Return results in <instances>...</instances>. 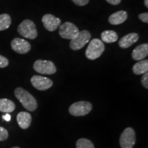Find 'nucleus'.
<instances>
[{"label":"nucleus","instance_id":"obj_1","mask_svg":"<svg viewBox=\"0 0 148 148\" xmlns=\"http://www.w3.org/2000/svg\"><path fill=\"white\" fill-rule=\"evenodd\" d=\"M14 95L23 106L29 111H34L38 107L36 99L28 91L21 87L16 88Z\"/></svg>","mask_w":148,"mask_h":148},{"label":"nucleus","instance_id":"obj_2","mask_svg":"<svg viewBox=\"0 0 148 148\" xmlns=\"http://www.w3.org/2000/svg\"><path fill=\"white\" fill-rule=\"evenodd\" d=\"M104 49L105 46L103 42L100 39L94 38L90 41L85 54L88 59L93 60L100 57Z\"/></svg>","mask_w":148,"mask_h":148},{"label":"nucleus","instance_id":"obj_3","mask_svg":"<svg viewBox=\"0 0 148 148\" xmlns=\"http://www.w3.org/2000/svg\"><path fill=\"white\" fill-rule=\"evenodd\" d=\"M17 30L21 36L29 39H34L38 35L34 23L29 19L22 21L18 26Z\"/></svg>","mask_w":148,"mask_h":148},{"label":"nucleus","instance_id":"obj_4","mask_svg":"<svg viewBox=\"0 0 148 148\" xmlns=\"http://www.w3.org/2000/svg\"><path fill=\"white\" fill-rule=\"evenodd\" d=\"M92 110V104L88 101H81L73 103L70 106L69 111L71 115L75 116H84Z\"/></svg>","mask_w":148,"mask_h":148},{"label":"nucleus","instance_id":"obj_5","mask_svg":"<svg viewBox=\"0 0 148 148\" xmlns=\"http://www.w3.org/2000/svg\"><path fill=\"white\" fill-rule=\"evenodd\" d=\"M90 32L87 30H82L78 32L77 36L70 41V47L73 50H79L84 47L90 40Z\"/></svg>","mask_w":148,"mask_h":148},{"label":"nucleus","instance_id":"obj_6","mask_svg":"<svg viewBox=\"0 0 148 148\" xmlns=\"http://www.w3.org/2000/svg\"><path fill=\"white\" fill-rule=\"evenodd\" d=\"M136 142V135L132 127H127L121 133L119 143L121 148H133Z\"/></svg>","mask_w":148,"mask_h":148},{"label":"nucleus","instance_id":"obj_7","mask_svg":"<svg viewBox=\"0 0 148 148\" xmlns=\"http://www.w3.org/2000/svg\"><path fill=\"white\" fill-rule=\"evenodd\" d=\"M34 69L40 74L52 75L56 72V67L51 61L37 60L34 63Z\"/></svg>","mask_w":148,"mask_h":148},{"label":"nucleus","instance_id":"obj_8","mask_svg":"<svg viewBox=\"0 0 148 148\" xmlns=\"http://www.w3.org/2000/svg\"><path fill=\"white\" fill-rule=\"evenodd\" d=\"M79 32L77 27L71 22H65L60 25L59 34L62 38L71 40L77 36Z\"/></svg>","mask_w":148,"mask_h":148},{"label":"nucleus","instance_id":"obj_9","mask_svg":"<svg viewBox=\"0 0 148 148\" xmlns=\"http://www.w3.org/2000/svg\"><path fill=\"white\" fill-rule=\"evenodd\" d=\"M31 83L32 86L39 90H46L51 88L53 82L48 77L41 75H33L31 78Z\"/></svg>","mask_w":148,"mask_h":148},{"label":"nucleus","instance_id":"obj_10","mask_svg":"<svg viewBox=\"0 0 148 148\" xmlns=\"http://www.w3.org/2000/svg\"><path fill=\"white\" fill-rule=\"evenodd\" d=\"M11 47L14 51L21 54L28 53L31 49L30 43L20 38H15L11 41Z\"/></svg>","mask_w":148,"mask_h":148},{"label":"nucleus","instance_id":"obj_11","mask_svg":"<svg viewBox=\"0 0 148 148\" xmlns=\"http://www.w3.org/2000/svg\"><path fill=\"white\" fill-rule=\"evenodd\" d=\"M42 22L44 27L49 32H53L58 29L61 25V20L51 14H46L42 16Z\"/></svg>","mask_w":148,"mask_h":148},{"label":"nucleus","instance_id":"obj_12","mask_svg":"<svg viewBox=\"0 0 148 148\" xmlns=\"http://www.w3.org/2000/svg\"><path fill=\"white\" fill-rule=\"evenodd\" d=\"M138 38H139V36L138 34L134 32L130 33V34H127L122 37L119 40V45L120 47L123 48V49H126V48L132 46L136 42H137Z\"/></svg>","mask_w":148,"mask_h":148},{"label":"nucleus","instance_id":"obj_13","mask_svg":"<svg viewBox=\"0 0 148 148\" xmlns=\"http://www.w3.org/2000/svg\"><path fill=\"white\" fill-rule=\"evenodd\" d=\"M148 55V44L143 43L136 47L132 51V57L134 60H142Z\"/></svg>","mask_w":148,"mask_h":148},{"label":"nucleus","instance_id":"obj_14","mask_svg":"<svg viewBox=\"0 0 148 148\" xmlns=\"http://www.w3.org/2000/svg\"><path fill=\"white\" fill-rule=\"evenodd\" d=\"M16 121L22 129L28 128L32 122V116L27 112H20L16 116Z\"/></svg>","mask_w":148,"mask_h":148},{"label":"nucleus","instance_id":"obj_15","mask_svg":"<svg viewBox=\"0 0 148 148\" xmlns=\"http://www.w3.org/2000/svg\"><path fill=\"white\" fill-rule=\"evenodd\" d=\"M127 18V12L124 10H120L111 14L108 18V21L112 25H119L126 21Z\"/></svg>","mask_w":148,"mask_h":148},{"label":"nucleus","instance_id":"obj_16","mask_svg":"<svg viewBox=\"0 0 148 148\" xmlns=\"http://www.w3.org/2000/svg\"><path fill=\"white\" fill-rule=\"evenodd\" d=\"M15 109V104L12 101L8 99H0V111L5 113L13 112Z\"/></svg>","mask_w":148,"mask_h":148},{"label":"nucleus","instance_id":"obj_17","mask_svg":"<svg viewBox=\"0 0 148 148\" xmlns=\"http://www.w3.org/2000/svg\"><path fill=\"white\" fill-rule=\"evenodd\" d=\"M133 73L136 75H141L148 71V60H139L132 67Z\"/></svg>","mask_w":148,"mask_h":148},{"label":"nucleus","instance_id":"obj_18","mask_svg":"<svg viewBox=\"0 0 148 148\" xmlns=\"http://www.w3.org/2000/svg\"><path fill=\"white\" fill-rule=\"evenodd\" d=\"M101 41L111 43V42H116L118 39V35L116 32L112 30H105L101 34Z\"/></svg>","mask_w":148,"mask_h":148},{"label":"nucleus","instance_id":"obj_19","mask_svg":"<svg viewBox=\"0 0 148 148\" xmlns=\"http://www.w3.org/2000/svg\"><path fill=\"white\" fill-rule=\"evenodd\" d=\"M11 17L8 14H0V31L5 30L10 26Z\"/></svg>","mask_w":148,"mask_h":148},{"label":"nucleus","instance_id":"obj_20","mask_svg":"<svg viewBox=\"0 0 148 148\" xmlns=\"http://www.w3.org/2000/svg\"><path fill=\"white\" fill-rule=\"evenodd\" d=\"M76 148H95V146L90 140L82 138L77 140Z\"/></svg>","mask_w":148,"mask_h":148},{"label":"nucleus","instance_id":"obj_21","mask_svg":"<svg viewBox=\"0 0 148 148\" xmlns=\"http://www.w3.org/2000/svg\"><path fill=\"white\" fill-rule=\"evenodd\" d=\"M8 137V132L6 129L0 126V141L6 140Z\"/></svg>","mask_w":148,"mask_h":148},{"label":"nucleus","instance_id":"obj_22","mask_svg":"<svg viewBox=\"0 0 148 148\" xmlns=\"http://www.w3.org/2000/svg\"><path fill=\"white\" fill-rule=\"evenodd\" d=\"M8 60L5 57L0 55V68H5L8 65Z\"/></svg>","mask_w":148,"mask_h":148},{"label":"nucleus","instance_id":"obj_23","mask_svg":"<svg viewBox=\"0 0 148 148\" xmlns=\"http://www.w3.org/2000/svg\"><path fill=\"white\" fill-rule=\"evenodd\" d=\"M141 83L143 84V86L145 88H148V73H143V76L141 78Z\"/></svg>","mask_w":148,"mask_h":148},{"label":"nucleus","instance_id":"obj_24","mask_svg":"<svg viewBox=\"0 0 148 148\" xmlns=\"http://www.w3.org/2000/svg\"><path fill=\"white\" fill-rule=\"evenodd\" d=\"M74 3L79 6H83V5H86L89 2V0H72Z\"/></svg>","mask_w":148,"mask_h":148},{"label":"nucleus","instance_id":"obj_25","mask_svg":"<svg viewBox=\"0 0 148 148\" xmlns=\"http://www.w3.org/2000/svg\"><path fill=\"white\" fill-rule=\"evenodd\" d=\"M138 18L142 21L144 23H148V13L147 12H144V13H141L138 15Z\"/></svg>","mask_w":148,"mask_h":148},{"label":"nucleus","instance_id":"obj_26","mask_svg":"<svg viewBox=\"0 0 148 148\" xmlns=\"http://www.w3.org/2000/svg\"><path fill=\"white\" fill-rule=\"evenodd\" d=\"M106 1L111 5H118L119 3H120L121 0H106Z\"/></svg>","mask_w":148,"mask_h":148},{"label":"nucleus","instance_id":"obj_27","mask_svg":"<svg viewBox=\"0 0 148 148\" xmlns=\"http://www.w3.org/2000/svg\"><path fill=\"white\" fill-rule=\"evenodd\" d=\"M2 119H4L5 121H10L11 119V116L8 113H6L5 114H4V115L2 116Z\"/></svg>","mask_w":148,"mask_h":148},{"label":"nucleus","instance_id":"obj_28","mask_svg":"<svg viewBox=\"0 0 148 148\" xmlns=\"http://www.w3.org/2000/svg\"><path fill=\"white\" fill-rule=\"evenodd\" d=\"M144 3H145L146 8H148V0H145V1H144Z\"/></svg>","mask_w":148,"mask_h":148},{"label":"nucleus","instance_id":"obj_29","mask_svg":"<svg viewBox=\"0 0 148 148\" xmlns=\"http://www.w3.org/2000/svg\"><path fill=\"white\" fill-rule=\"evenodd\" d=\"M11 148H20L19 147H11Z\"/></svg>","mask_w":148,"mask_h":148}]
</instances>
